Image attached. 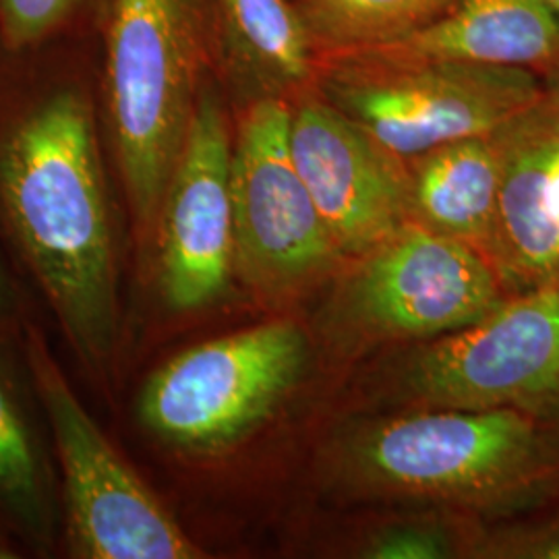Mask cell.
<instances>
[{"instance_id": "6da1fadb", "label": "cell", "mask_w": 559, "mask_h": 559, "mask_svg": "<svg viewBox=\"0 0 559 559\" xmlns=\"http://www.w3.org/2000/svg\"><path fill=\"white\" fill-rule=\"evenodd\" d=\"M0 245L92 394L115 408L131 346V245L92 38L0 50Z\"/></svg>"}, {"instance_id": "7a4b0ae2", "label": "cell", "mask_w": 559, "mask_h": 559, "mask_svg": "<svg viewBox=\"0 0 559 559\" xmlns=\"http://www.w3.org/2000/svg\"><path fill=\"white\" fill-rule=\"evenodd\" d=\"M100 102L131 245L143 284L162 203L201 90L221 75L212 0H110L102 23Z\"/></svg>"}, {"instance_id": "3957f363", "label": "cell", "mask_w": 559, "mask_h": 559, "mask_svg": "<svg viewBox=\"0 0 559 559\" xmlns=\"http://www.w3.org/2000/svg\"><path fill=\"white\" fill-rule=\"evenodd\" d=\"M21 350L48 423L59 473L62 551L73 559H200L207 554L81 402L44 323L27 318Z\"/></svg>"}, {"instance_id": "277c9868", "label": "cell", "mask_w": 559, "mask_h": 559, "mask_svg": "<svg viewBox=\"0 0 559 559\" xmlns=\"http://www.w3.org/2000/svg\"><path fill=\"white\" fill-rule=\"evenodd\" d=\"M307 359V336L295 321L203 340L143 378L131 406L133 425L173 456H228L278 413Z\"/></svg>"}, {"instance_id": "5b68a950", "label": "cell", "mask_w": 559, "mask_h": 559, "mask_svg": "<svg viewBox=\"0 0 559 559\" xmlns=\"http://www.w3.org/2000/svg\"><path fill=\"white\" fill-rule=\"evenodd\" d=\"M369 485L441 500L508 501L539 489L559 459L537 417L514 408H441L381 423L355 448Z\"/></svg>"}, {"instance_id": "8992f818", "label": "cell", "mask_w": 559, "mask_h": 559, "mask_svg": "<svg viewBox=\"0 0 559 559\" xmlns=\"http://www.w3.org/2000/svg\"><path fill=\"white\" fill-rule=\"evenodd\" d=\"M325 98L400 160L496 135L543 104L531 71L454 62L321 60Z\"/></svg>"}, {"instance_id": "52a82bcc", "label": "cell", "mask_w": 559, "mask_h": 559, "mask_svg": "<svg viewBox=\"0 0 559 559\" xmlns=\"http://www.w3.org/2000/svg\"><path fill=\"white\" fill-rule=\"evenodd\" d=\"M290 115L286 98L255 96L235 119V267L260 299L295 293L338 255L293 158Z\"/></svg>"}, {"instance_id": "ba28073f", "label": "cell", "mask_w": 559, "mask_h": 559, "mask_svg": "<svg viewBox=\"0 0 559 559\" xmlns=\"http://www.w3.org/2000/svg\"><path fill=\"white\" fill-rule=\"evenodd\" d=\"M222 78L205 81L179 164L162 203L154 253L143 284L175 318L216 309L233 290L235 120Z\"/></svg>"}, {"instance_id": "9c48e42d", "label": "cell", "mask_w": 559, "mask_h": 559, "mask_svg": "<svg viewBox=\"0 0 559 559\" xmlns=\"http://www.w3.org/2000/svg\"><path fill=\"white\" fill-rule=\"evenodd\" d=\"M411 385L441 408L559 413V284L503 299L479 321L433 342Z\"/></svg>"}, {"instance_id": "30bf717a", "label": "cell", "mask_w": 559, "mask_h": 559, "mask_svg": "<svg viewBox=\"0 0 559 559\" xmlns=\"http://www.w3.org/2000/svg\"><path fill=\"white\" fill-rule=\"evenodd\" d=\"M348 284V309L362 328L392 338L452 334L503 300V280L479 247L420 222L362 255Z\"/></svg>"}, {"instance_id": "8fae6325", "label": "cell", "mask_w": 559, "mask_h": 559, "mask_svg": "<svg viewBox=\"0 0 559 559\" xmlns=\"http://www.w3.org/2000/svg\"><path fill=\"white\" fill-rule=\"evenodd\" d=\"M290 150L338 253L365 255L413 221L402 160L328 98L293 106Z\"/></svg>"}, {"instance_id": "7c38bea8", "label": "cell", "mask_w": 559, "mask_h": 559, "mask_svg": "<svg viewBox=\"0 0 559 559\" xmlns=\"http://www.w3.org/2000/svg\"><path fill=\"white\" fill-rule=\"evenodd\" d=\"M0 535L20 556L62 551L59 473L20 342L0 340Z\"/></svg>"}, {"instance_id": "4fadbf2b", "label": "cell", "mask_w": 559, "mask_h": 559, "mask_svg": "<svg viewBox=\"0 0 559 559\" xmlns=\"http://www.w3.org/2000/svg\"><path fill=\"white\" fill-rule=\"evenodd\" d=\"M385 64L454 62L501 69L554 64L559 60V20L545 0H456L438 20L402 36L318 60Z\"/></svg>"}, {"instance_id": "5bb4252c", "label": "cell", "mask_w": 559, "mask_h": 559, "mask_svg": "<svg viewBox=\"0 0 559 559\" xmlns=\"http://www.w3.org/2000/svg\"><path fill=\"white\" fill-rule=\"evenodd\" d=\"M559 133V117L545 106L501 129L498 222L491 261L503 284L522 290L554 282L559 270V226L543 203V175Z\"/></svg>"}, {"instance_id": "9a60e30c", "label": "cell", "mask_w": 559, "mask_h": 559, "mask_svg": "<svg viewBox=\"0 0 559 559\" xmlns=\"http://www.w3.org/2000/svg\"><path fill=\"white\" fill-rule=\"evenodd\" d=\"M411 162L413 218L473 242L491 260L503 168L501 131L445 143Z\"/></svg>"}, {"instance_id": "2e32d148", "label": "cell", "mask_w": 559, "mask_h": 559, "mask_svg": "<svg viewBox=\"0 0 559 559\" xmlns=\"http://www.w3.org/2000/svg\"><path fill=\"white\" fill-rule=\"evenodd\" d=\"M224 71L280 96L318 80V55L288 0H212Z\"/></svg>"}, {"instance_id": "e0dca14e", "label": "cell", "mask_w": 559, "mask_h": 559, "mask_svg": "<svg viewBox=\"0 0 559 559\" xmlns=\"http://www.w3.org/2000/svg\"><path fill=\"white\" fill-rule=\"evenodd\" d=\"M456 0H300L318 60L402 36L438 20Z\"/></svg>"}, {"instance_id": "ac0fdd59", "label": "cell", "mask_w": 559, "mask_h": 559, "mask_svg": "<svg viewBox=\"0 0 559 559\" xmlns=\"http://www.w3.org/2000/svg\"><path fill=\"white\" fill-rule=\"evenodd\" d=\"M110 0H0V50L32 52L100 34Z\"/></svg>"}, {"instance_id": "d6986e66", "label": "cell", "mask_w": 559, "mask_h": 559, "mask_svg": "<svg viewBox=\"0 0 559 559\" xmlns=\"http://www.w3.org/2000/svg\"><path fill=\"white\" fill-rule=\"evenodd\" d=\"M450 554L445 535L431 526L385 528L365 549V556L371 559H440Z\"/></svg>"}, {"instance_id": "ffe728a7", "label": "cell", "mask_w": 559, "mask_h": 559, "mask_svg": "<svg viewBox=\"0 0 559 559\" xmlns=\"http://www.w3.org/2000/svg\"><path fill=\"white\" fill-rule=\"evenodd\" d=\"M34 293L0 245V340L20 342L23 323L36 316Z\"/></svg>"}, {"instance_id": "44dd1931", "label": "cell", "mask_w": 559, "mask_h": 559, "mask_svg": "<svg viewBox=\"0 0 559 559\" xmlns=\"http://www.w3.org/2000/svg\"><path fill=\"white\" fill-rule=\"evenodd\" d=\"M547 106V104H545ZM543 203L547 216L559 226V133L554 147L549 152V158L545 164V175H543Z\"/></svg>"}, {"instance_id": "7402d4cb", "label": "cell", "mask_w": 559, "mask_h": 559, "mask_svg": "<svg viewBox=\"0 0 559 559\" xmlns=\"http://www.w3.org/2000/svg\"><path fill=\"white\" fill-rule=\"evenodd\" d=\"M545 104H547V108H551L559 117V85L556 87V92L551 94V98H545Z\"/></svg>"}, {"instance_id": "603a6c76", "label": "cell", "mask_w": 559, "mask_h": 559, "mask_svg": "<svg viewBox=\"0 0 559 559\" xmlns=\"http://www.w3.org/2000/svg\"><path fill=\"white\" fill-rule=\"evenodd\" d=\"M0 547H4V549H9V551H13L17 558H21L20 551H17V549H15V547H13L9 540L4 539L2 535H0Z\"/></svg>"}, {"instance_id": "cb8c5ba5", "label": "cell", "mask_w": 559, "mask_h": 559, "mask_svg": "<svg viewBox=\"0 0 559 559\" xmlns=\"http://www.w3.org/2000/svg\"><path fill=\"white\" fill-rule=\"evenodd\" d=\"M545 4L554 11V15L559 20V0H545Z\"/></svg>"}, {"instance_id": "d4e9b609", "label": "cell", "mask_w": 559, "mask_h": 559, "mask_svg": "<svg viewBox=\"0 0 559 559\" xmlns=\"http://www.w3.org/2000/svg\"><path fill=\"white\" fill-rule=\"evenodd\" d=\"M0 559H17V556L4 547H0Z\"/></svg>"}, {"instance_id": "484cf974", "label": "cell", "mask_w": 559, "mask_h": 559, "mask_svg": "<svg viewBox=\"0 0 559 559\" xmlns=\"http://www.w3.org/2000/svg\"><path fill=\"white\" fill-rule=\"evenodd\" d=\"M554 282H558V284H559V270H558V276H556V280H554Z\"/></svg>"}]
</instances>
